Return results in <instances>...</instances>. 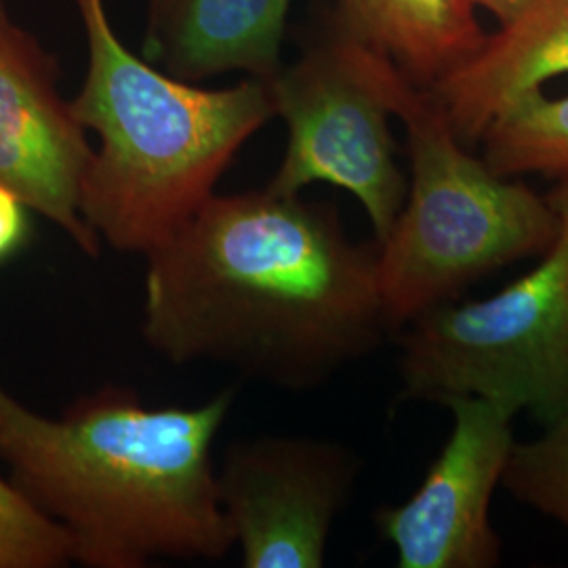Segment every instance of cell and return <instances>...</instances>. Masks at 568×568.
Masks as SVG:
<instances>
[{
    "label": "cell",
    "instance_id": "1",
    "mask_svg": "<svg viewBox=\"0 0 568 568\" xmlns=\"http://www.w3.org/2000/svg\"><path fill=\"white\" fill-rule=\"evenodd\" d=\"M377 253L345 234L333 204L270 187L213 194L145 255L143 339L173 365L314 389L394 331Z\"/></svg>",
    "mask_w": 568,
    "mask_h": 568
},
{
    "label": "cell",
    "instance_id": "2",
    "mask_svg": "<svg viewBox=\"0 0 568 568\" xmlns=\"http://www.w3.org/2000/svg\"><path fill=\"white\" fill-rule=\"evenodd\" d=\"M234 403L224 389L196 406H150L105 386L53 419L0 386V462L9 483L60 525L87 568L220 560L234 548L213 445Z\"/></svg>",
    "mask_w": 568,
    "mask_h": 568
},
{
    "label": "cell",
    "instance_id": "3",
    "mask_svg": "<svg viewBox=\"0 0 568 568\" xmlns=\"http://www.w3.org/2000/svg\"><path fill=\"white\" fill-rule=\"evenodd\" d=\"M87 77L72 110L95 131L81 215L102 243L148 255L215 192L227 164L274 112L270 79L204 89L122 44L103 0H74Z\"/></svg>",
    "mask_w": 568,
    "mask_h": 568
},
{
    "label": "cell",
    "instance_id": "4",
    "mask_svg": "<svg viewBox=\"0 0 568 568\" xmlns=\"http://www.w3.org/2000/svg\"><path fill=\"white\" fill-rule=\"evenodd\" d=\"M392 112L406 129L410 183L377 253L379 291L394 331L455 300L499 267L541 257L558 232L549 199L467 152L426 87L400 72Z\"/></svg>",
    "mask_w": 568,
    "mask_h": 568
},
{
    "label": "cell",
    "instance_id": "5",
    "mask_svg": "<svg viewBox=\"0 0 568 568\" xmlns=\"http://www.w3.org/2000/svg\"><path fill=\"white\" fill-rule=\"evenodd\" d=\"M558 232L523 278L400 326L403 400L478 396L548 426L568 406V180L548 196Z\"/></svg>",
    "mask_w": 568,
    "mask_h": 568
},
{
    "label": "cell",
    "instance_id": "6",
    "mask_svg": "<svg viewBox=\"0 0 568 568\" xmlns=\"http://www.w3.org/2000/svg\"><path fill=\"white\" fill-rule=\"evenodd\" d=\"M398 68L337 26L335 34L270 79L288 143L267 187L295 196L331 183L363 204L375 243L389 236L406 199L389 119Z\"/></svg>",
    "mask_w": 568,
    "mask_h": 568
},
{
    "label": "cell",
    "instance_id": "7",
    "mask_svg": "<svg viewBox=\"0 0 568 568\" xmlns=\"http://www.w3.org/2000/svg\"><path fill=\"white\" fill-rule=\"evenodd\" d=\"M358 469L349 448L321 438L257 436L232 443L217 488L243 567H323Z\"/></svg>",
    "mask_w": 568,
    "mask_h": 568
},
{
    "label": "cell",
    "instance_id": "8",
    "mask_svg": "<svg viewBox=\"0 0 568 568\" xmlns=\"http://www.w3.org/2000/svg\"><path fill=\"white\" fill-rule=\"evenodd\" d=\"M445 406L453 432L443 453L405 504L377 509L375 527L400 568L499 567L490 501L516 443V415L478 396H455Z\"/></svg>",
    "mask_w": 568,
    "mask_h": 568
},
{
    "label": "cell",
    "instance_id": "9",
    "mask_svg": "<svg viewBox=\"0 0 568 568\" xmlns=\"http://www.w3.org/2000/svg\"><path fill=\"white\" fill-rule=\"evenodd\" d=\"M91 156L87 129L58 89L55 60L0 0V183L63 230L87 257H98L102 241L81 215Z\"/></svg>",
    "mask_w": 568,
    "mask_h": 568
},
{
    "label": "cell",
    "instance_id": "10",
    "mask_svg": "<svg viewBox=\"0 0 568 568\" xmlns=\"http://www.w3.org/2000/svg\"><path fill=\"white\" fill-rule=\"evenodd\" d=\"M558 77H568V0H530L427 91L471 148L490 124Z\"/></svg>",
    "mask_w": 568,
    "mask_h": 568
},
{
    "label": "cell",
    "instance_id": "11",
    "mask_svg": "<svg viewBox=\"0 0 568 568\" xmlns=\"http://www.w3.org/2000/svg\"><path fill=\"white\" fill-rule=\"evenodd\" d=\"M293 0H150L145 60L199 82L225 72L272 79Z\"/></svg>",
    "mask_w": 568,
    "mask_h": 568
},
{
    "label": "cell",
    "instance_id": "12",
    "mask_svg": "<svg viewBox=\"0 0 568 568\" xmlns=\"http://www.w3.org/2000/svg\"><path fill=\"white\" fill-rule=\"evenodd\" d=\"M335 2L342 30L426 89L464 63L487 37L469 0Z\"/></svg>",
    "mask_w": 568,
    "mask_h": 568
},
{
    "label": "cell",
    "instance_id": "13",
    "mask_svg": "<svg viewBox=\"0 0 568 568\" xmlns=\"http://www.w3.org/2000/svg\"><path fill=\"white\" fill-rule=\"evenodd\" d=\"M483 161L504 178L568 180V95L535 93L483 135Z\"/></svg>",
    "mask_w": 568,
    "mask_h": 568
},
{
    "label": "cell",
    "instance_id": "14",
    "mask_svg": "<svg viewBox=\"0 0 568 568\" xmlns=\"http://www.w3.org/2000/svg\"><path fill=\"white\" fill-rule=\"evenodd\" d=\"M501 483L511 497L556 520L568 532V406L541 436L514 443Z\"/></svg>",
    "mask_w": 568,
    "mask_h": 568
},
{
    "label": "cell",
    "instance_id": "15",
    "mask_svg": "<svg viewBox=\"0 0 568 568\" xmlns=\"http://www.w3.org/2000/svg\"><path fill=\"white\" fill-rule=\"evenodd\" d=\"M72 562L68 532L0 476V568H63Z\"/></svg>",
    "mask_w": 568,
    "mask_h": 568
},
{
    "label": "cell",
    "instance_id": "16",
    "mask_svg": "<svg viewBox=\"0 0 568 568\" xmlns=\"http://www.w3.org/2000/svg\"><path fill=\"white\" fill-rule=\"evenodd\" d=\"M30 206L0 183V264L20 255L30 241Z\"/></svg>",
    "mask_w": 568,
    "mask_h": 568
},
{
    "label": "cell",
    "instance_id": "17",
    "mask_svg": "<svg viewBox=\"0 0 568 568\" xmlns=\"http://www.w3.org/2000/svg\"><path fill=\"white\" fill-rule=\"evenodd\" d=\"M476 9H485L499 23L514 18L530 0H469Z\"/></svg>",
    "mask_w": 568,
    "mask_h": 568
}]
</instances>
